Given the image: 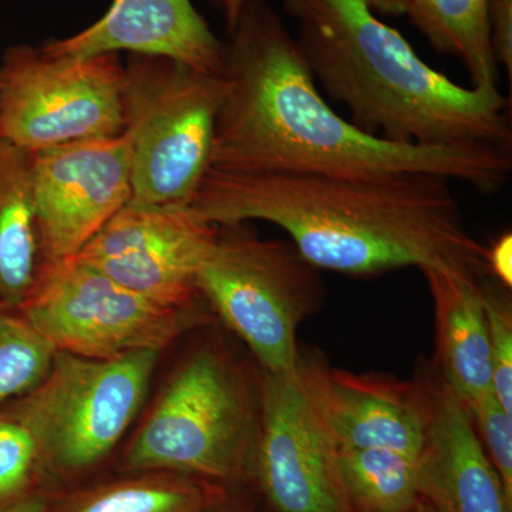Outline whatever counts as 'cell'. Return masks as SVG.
<instances>
[{"instance_id":"6da1fadb","label":"cell","mask_w":512,"mask_h":512,"mask_svg":"<svg viewBox=\"0 0 512 512\" xmlns=\"http://www.w3.org/2000/svg\"><path fill=\"white\" fill-rule=\"evenodd\" d=\"M225 43V93L211 167L242 173L431 174L503 190L511 150L394 143L330 107L295 36L266 0H247Z\"/></svg>"},{"instance_id":"7a4b0ae2","label":"cell","mask_w":512,"mask_h":512,"mask_svg":"<svg viewBox=\"0 0 512 512\" xmlns=\"http://www.w3.org/2000/svg\"><path fill=\"white\" fill-rule=\"evenodd\" d=\"M451 181L431 174L242 173L210 168L192 201L215 225L265 221L318 268L370 278L448 265L487 275Z\"/></svg>"},{"instance_id":"3957f363","label":"cell","mask_w":512,"mask_h":512,"mask_svg":"<svg viewBox=\"0 0 512 512\" xmlns=\"http://www.w3.org/2000/svg\"><path fill=\"white\" fill-rule=\"evenodd\" d=\"M282 3L316 84L360 130L394 143L511 150L510 99L498 86H458L363 0Z\"/></svg>"},{"instance_id":"277c9868","label":"cell","mask_w":512,"mask_h":512,"mask_svg":"<svg viewBox=\"0 0 512 512\" xmlns=\"http://www.w3.org/2000/svg\"><path fill=\"white\" fill-rule=\"evenodd\" d=\"M261 427V370L221 339L184 357L124 454L133 473L184 474L208 483L252 480Z\"/></svg>"},{"instance_id":"5b68a950","label":"cell","mask_w":512,"mask_h":512,"mask_svg":"<svg viewBox=\"0 0 512 512\" xmlns=\"http://www.w3.org/2000/svg\"><path fill=\"white\" fill-rule=\"evenodd\" d=\"M245 225H218L198 292L262 372L289 373L301 357L296 333L322 309L325 284L291 241L259 238Z\"/></svg>"},{"instance_id":"8992f818","label":"cell","mask_w":512,"mask_h":512,"mask_svg":"<svg viewBox=\"0 0 512 512\" xmlns=\"http://www.w3.org/2000/svg\"><path fill=\"white\" fill-rule=\"evenodd\" d=\"M222 74L167 57L130 55L124 66L123 134L130 150L131 200L191 205L211 167Z\"/></svg>"},{"instance_id":"52a82bcc","label":"cell","mask_w":512,"mask_h":512,"mask_svg":"<svg viewBox=\"0 0 512 512\" xmlns=\"http://www.w3.org/2000/svg\"><path fill=\"white\" fill-rule=\"evenodd\" d=\"M156 350L116 359H90L57 350L35 389L5 407L36 447L40 467L73 474L103 460L146 403L156 370Z\"/></svg>"},{"instance_id":"ba28073f","label":"cell","mask_w":512,"mask_h":512,"mask_svg":"<svg viewBox=\"0 0 512 512\" xmlns=\"http://www.w3.org/2000/svg\"><path fill=\"white\" fill-rule=\"evenodd\" d=\"M19 311L57 350L90 359L161 352L215 318L202 296L190 305L163 306L76 258L40 262Z\"/></svg>"},{"instance_id":"9c48e42d","label":"cell","mask_w":512,"mask_h":512,"mask_svg":"<svg viewBox=\"0 0 512 512\" xmlns=\"http://www.w3.org/2000/svg\"><path fill=\"white\" fill-rule=\"evenodd\" d=\"M119 53L56 57L13 45L0 57V138L25 150L119 136L124 130Z\"/></svg>"},{"instance_id":"30bf717a","label":"cell","mask_w":512,"mask_h":512,"mask_svg":"<svg viewBox=\"0 0 512 512\" xmlns=\"http://www.w3.org/2000/svg\"><path fill=\"white\" fill-rule=\"evenodd\" d=\"M218 225L192 205L130 200L72 258L163 306L200 298L197 275Z\"/></svg>"},{"instance_id":"8fae6325","label":"cell","mask_w":512,"mask_h":512,"mask_svg":"<svg viewBox=\"0 0 512 512\" xmlns=\"http://www.w3.org/2000/svg\"><path fill=\"white\" fill-rule=\"evenodd\" d=\"M252 480L276 512H357L343 483L339 448L309 403L298 366L281 375L261 370Z\"/></svg>"},{"instance_id":"7c38bea8","label":"cell","mask_w":512,"mask_h":512,"mask_svg":"<svg viewBox=\"0 0 512 512\" xmlns=\"http://www.w3.org/2000/svg\"><path fill=\"white\" fill-rule=\"evenodd\" d=\"M32 175L40 262L79 254L133 197L123 133L33 151Z\"/></svg>"},{"instance_id":"4fadbf2b","label":"cell","mask_w":512,"mask_h":512,"mask_svg":"<svg viewBox=\"0 0 512 512\" xmlns=\"http://www.w3.org/2000/svg\"><path fill=\"white\" fill-rule=\"evenodd\" d=\"M298 373L309 403L339 448H383L420 460L426 444L430 404L426 384L355 375L303 353Z\"/></svg>"},{"instance_id":"5bb4252c","label":"cell","mask_w":512,"mask_h":512,"mask_svg":"<svg viewBox=\"0 0 512 512\" xmlns=\"http://www.w3.org/2000/svg\"><path fill=\"white\" fill-rule=\"evenodd\" d=\"M429 394L426 444L419 460L421 497L436 512H511L466 403L431 362L417 367Z\"/></svg>"},{"instance_id":"9a60e30c","label":"cell","mask_w":512,"mask_h":512,"mask_svg":"<svg viewBox=\"0 0 512 512\" xmlns=\"http://www.w3.org/2000/svg\"><path fill=\"white\" fill-rule=\"evenodd\" d=\"M40 49L56 57L119 52L167 57L212 74H222L225 63V43L191 0H113L92 26Z\"/></svg>"},{"instance_id":"2e32d148","label":"cell","mask_w":512,"mask_h":512,"mask_svg":"<svg viewBox=\"0 0 512 512\" xmlns=\"http://www.w3.org/2000/svg\"><path fill=\"white\" fill-rule=\"evenodd\" d=\"M433 299L441 376L466 406L493 393L490 335L480 276L448 265L421 269Z\"/></svg>"},{"instance_id":"e0dca14e","label":"cell","mask_w":512,"mask_h":512,"mask_svg":"<svg viewBox=\"0 0 512 512\" xmlns=\"http://www.w3.org/2000/svg\"><path fill=\"white\" fill-rule=\"evenodd\" d=\"M39 266L32 153L0 138V306L22 308Z\"/></svg>"},{"instance_id":"ac0fdd59","label":"cell","mask_w":512,"mask_h":512,"mask_svg":"<svg viewBox=\"0 0 512 512\" xmlns=\"http://www.w3.org/2000/svg\"><path fill=\"white\" fill-rule=\"evenodd\" d=\"M222 487L184 474L151 471L67 495L45 512H211Z\"/></svg>"},{"instance_id":"d6986e66","label":"cell","mask_w":512,"mask_h":512,"mask_svg":"<svg viewBox=\"0 0 512 512\" xmlns=\"http://www.w3.org/2000/svg\"><path fill=\"white\" fill-rule=\"evenodd\" d=\"M404 15L436 52L464 64L471 87L498 86L488 0H404Z\"/></svg>"},{"instance_id":"ffe728a7","label":"cell","mask_w":512,"mask_h":512,"mask_svg":"<svg viewBox=\"0 0 512 512\" xmlns=\"http://www.w3.org/2000/svg\"><path fill=\"white\" fill-rule=\"evenodd\" d=\"M339 463L357 512H410L424 501L416 458L383 448H339Z\"/></svg>"},{"instance_id":"44dd1931","label":"cell","mask_w":512,"mask_h":512,"mask_svg":"<svg viewBox=\"0 0 512 512\" xmlns=\"http://www.w3.org/2000/svg\"><path fill=\"white\" fill-rule=\"evenodd\" d=\"M56 353L32 323L0 306V406L39 386Z\"/></svg>"},{"instance_id":"7402d4cb","label":"cell","mask_w":512,"mask_h":512,"mask_svg":"<svg viewBox=\"0 0 512 512\" xmlns=\"http://www.w3.org/2000/svg\"><path fill=\"white\" fill-rule=\"evenodd\" d=\"M481 295L490 335L493 393L498 403L512 413V309L508 288L491 276H480Z\"/></svg>"},{"instance_id":"603a6c76","label":"cell","mask_w":512,"mask_h":512,"mask_svg":"<svg viewBox=\"0 0 512 512\" xmlns=\"http://www.w3.org/2000/svg\"><path fill=\"white\" fill-rule=\"evenodd\" d=\"M488 460L501 478L512 501V413L498 403L494 393L467 406Z\"/></svg>"},{"instance_id":"cb8c5ba5","label":"cell","mask_w":512,"mask_h":512,"mask_svg":"<svg viewBox=\"0 0 512 512\" xmlns=\"http://www.w3.org/2000/svg\"><path fill=\"white\" fill-rule=\"evenodd\" d=\"M36 466V447L28 431L0 413V503L25 494Z\"/></svg>"},{"instance_id":"d4e9b609","label":"cell","mask_w":512,"mask_h":512,"mask_svg":"<svg viewBox=\"0 0 512 512\" xmlns=\"http://www.w3.org/2000/svg\"><path fill=\"white\" fill-rule=\"evenodd\" d=\"M488 28L495 62L512 80V0H488Z\"/></svg>"},{"instance_id":"484cf974","label":"cell","mask_w":512,"mask_h":512,"mask_svg":"<svg viewBox=\"0 0 512 512\" xmlns=\"http://www.w3.org/2000/svg\"><path fill=\"white\" fill-rule=\"evenodd\" d=\"M487 275L498 284L512 286V235L505 232L487 247Z\"/></svg>"},{"instance_id":"4316f807","label":"cell","mask_w":512,"mask_h":512,"mask_svg":"<svg viewBox=\"0 0 512 512\" xmlns=\"http://www.w3.org/2000/svg\"><path fill=\"white\" fill-rule=\"evenodd\" d=\"M47 500L40 494H22L0 503V512H45Z\"/></svg>"},{"instance_id":"83f0119b","label":"cell","mask_w":512,"mask_h":512,"mask_svg":"<svg viewBox=\"0 0 512 512\" xmlns=\"http://www.w3.org/2000/svg\"><path fill=\"white\" fill-rule=\"evenodd\" d=\"M373 12L383 15L400 16L404 15V0H363Z\"/></svg>"},{"instance_id":"f1b7e54d","label":"cell","mask_w":512,"mask_h":512,"mask_svg":"<svg viewBox=\"0 0 512 512\" xmlns=\"http://www.w3.org/2000/svg\"><path fill=\"white\" fill-rule=\"evenodd\" d=\"M222 9H224L225 16H227L228 28L231 29L234 23L237 22L239 13H241L242 6L245 5L247 0H217Z\"/></svg>"},{"instance_id":"f546056e","label":"cell","mask_w":512,"mask_h":512,"mask_svg":"<svg viewBox=\"0 0 512 512\" xmlns=\"http://www.w3.org/2000/svg\"><path fill=\"white\" fill-rule=\"evenodd\" d=\"M410 512H433V510H431L430 505L427 504L426 501H421V503Z\"/></svg>"},{"instance_id":"4dcf8cb0","label":"cell","mask_w":512,"mask_h":512,"mask_svg":"<svg viewBox=\"0 0 512 512\" xmlns=\"http://www.w3.org/2000/svg\"><path fill=\"white\" fill-rule=\"evenodd\" d=\"M222 504V503H221ZM220 504V505H221ZM220 505H217V507L214 508V510H212L211 512H218V508H220Z\"/></svg>"}]
</instances>
